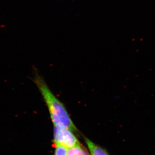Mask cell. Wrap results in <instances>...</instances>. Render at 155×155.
<instances>
[{
    "mask_svg": "<svg viewBox=\"0 0 155 155\" xmlns=\"http://www.w3.org/2000/svg\"><path fill=\"white\" fill-rule=\"evenodd\" d=\"M33 80L47 106L54 127L69 129L72 132H77V128L70 118L67 109L51 91L41 75L35 72Z\"/></svg>",
    "mask_w": 155,
    "mask_h": 155,
    "instance_id": "cell-1",
    "label": "cell"
},
{
    "mask_svg": "<svg viewBox=\"0 0 155 155\" xmlns=\"http://www.w3.org/2000/svg\"><path fill=\"white\" fill-rule=\"evenodd\" d=\"M67 149L60 145H56L55 155H67Z\"/></svg>",
    "mask_w": 155,
    "mask_h": 155,
    "instance_id": "cell-5",
    "label": "cell"
},
{
    "mask_svg": "<svg viewBox=\"0 0 155 155\" xmlns=\"http://www.w3.org/2000/svg\"><path fill=\"white\" fill-rule=\"evenodd\" d=\"M84 139L91 155H109L105 150L95 144L88 139L84 137Z\"/></svg>",
    "mask_w": 155,
    "mask_h": 155,
    "instance_id": "cell-3",
    "label": "cell"
},
{
    "mask_svg": "<svg viewBox=\"0 0 155 155\" xmlns=\"http://www.w3.org/2000/svg\"><path fill=\"white\" fill-rule=\"evenodd\" d=\"M67 155H87V153L80 145L67 149Z\"/></svg>",
    "mask_w": 155,
    "mask_h": 155,
    "instance_id": "cell-4",
    "label": "cell"
},
{
    "mask_svg": "<svg viewBox=\"0 0 155 155\" xmlns=\"http://www.w3.org/2000/svg\"><path fill=\"white\" fill-rule=\"evenodd\" d=\"M54 141L67 149L80 145L79 141L72 131L65 128H54Z\"/></svg>",
    "mask_w": 155,
    "mask_h": 155,
    "instance_id": "cell-2",
    "label": "cell"
}]
</instances>
